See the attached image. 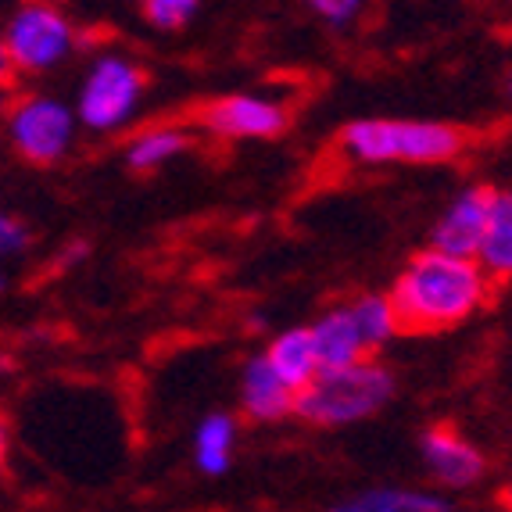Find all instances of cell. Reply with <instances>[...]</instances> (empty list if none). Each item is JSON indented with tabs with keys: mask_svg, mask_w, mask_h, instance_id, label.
I'll return each mask as SVG.
<instances>
[{
	"mask_svg": "<svg viewBox=\"0 0 512 512\" xmlns=\"http://www.w3.org/2000/svg\"><path fill=\"white\" fill-rule=\"evenodd\" d=\"M491 291V276L477 258L427 248L409 258L391 294L402 333H441L477 316Z\"/></svg>",
	"mask_w": 512,
	"mask_h": 512,
	"instance_id": "cell-1",
	"label": "cell"
},
{
	"mask_svg": "<svg viewBox=\"0 0 512 512\" xmlns=\"http://www.w3.org/2000/svg\"><path fill=\"white\" fill-rule=\"evenodd\" d=\"M466 133L448 122L359 119L344 126L341 147L362 165H437L466 151Z\"/></svg>",
	"mask_w": 512,
	"mask_h": 512,
	"instance_id": "cell-2",
	"label": "cell"
},
{
	"mask_svg": "<svg viewBox=\"0 0 512 512\" xmlns=\"http://www.w3.org/2000/svg\"><path fill=\"white\" fill-rule=\"evenodd\" d=\"M394 398V376L380 362L359 359L341 369H319L298 391L294 416L312 427H351L376 416Z\"/></svg>",
	"mask_w": 512,
	"mask_h": 512,
	"instance_id": "cell-3",
	"label": "cell"
},
{
	"mask_svg": "<svg viewBox=\"0 0 512 512\" xmlns=\"http://www.w3.org/2000/svg\"><path fill=\"white\" fill-rule=\"evenodd\" d=\"M144 90L147 76L137 61H129L126 54H101L90 61L79 83L76 115L94 133H115L137 115Z\"/></svg>",
	"mask_w": 512,
	"mask_h": 512,
	"instance_id": "cell-4",
	"label": "cell"
},
{
	"mask_svg": "<svg viewBox=\"0 0 512 512\" xmlns=\"http://www.w3.org/2000/svg\"><path fill=\"white\" fill-rule=\"evenodd\" d=\"M4 40H8L15 72L26 76H43L54 72L58 65L69 61L76 51V29L65 18V11L47 4V0H29L4 26Z\"/></svg>",
	"mask_w": 512,
	"mask_h": 512,
	"instance_id": "cell-5",
	"label": "cell"
},
{
	"mask_svg": "<svg viewBox=\"0 0 512 512\" xmlns=\"http://www.w3.org/2000/svg\"><path fill=\"white\" fill-rule=\"evenodd\" d=\"M8 140L26 162L33 165H54L72 151L76 140L79 115L58 97L29 94L18 104H11L8 115Z\"/></svg>",
	"mask_w": 512,
	"mask_h": 512,
	"instance_id": "cell-6",
	"label": "cell"
},
{
	"mask_svg": "<svg viewBox=\"0 0 512 512\" xmlns=\"http://www.w3.org/2000/svg\"><path fill=\"white\" fill-rule=\"evenodd\" d=\"M201 126L219 140H265L283 133L287 111L273 97L230 94L201 108Z\"/></svg>",
	"mask_w": 512,
	"mask_h": 512,
	"instance_id": "cell-7",
	"label": "cell"
},
{
	"mask_svg": "<svg viewBox=\"0 0 512 512\" xmlns=\"http://www.w3.org/2000/svg\"><path fill=\"white\" fill-rule=\"evenodd\" d=\"M419 455H423L430 477L448 491H466V487L480 484L487 470V459L480 455L477 444H470L452 427H430L419 437Z\"/></svg>",
	"mask_w": 512,
	"mask_h": 512,
	"instance_id": "cell-8",
	"label": "cell"
},
{
	"mask_svg": "<svg viewBox=\"0 0 512 512\" xmlns=\"http://www.w3.org/2000/svg\"><path fill=\"white\" fill-rule=\"evenodd\" d=\"M495 190L491 187H466L452 205L444 208L430 233V248L452 251V255L477 258L480 237L487 230V215H491Z\"/></svg>",
	"mask_w": 512,
	"mask_h": 512,
	"instance_id": "cell-9",
	"label": "cell"
},
{
	"mask_svg": "<svg viewBox=\"0 0 512 512\" xmlns=\"http://www.w3.org/2000/svg\"><path fill=\"white\" fill-rule=\"evenodd\" d=\"M298 391L273 369V362L258 355L240 373V409L255 423H276V419L294 416Z\"/></svg>",
	"mask_w": 512,
	"mask_h": 512,
	"instance_id": "cell-10",
	"label": "cell"
},
{
	"mask_svg": "<svg viewBox=\"0 0 512 512\" xmlns=\"http://www.w3.org/2000/svg\"><path fill=\"white\" fill-rule=\"evenodd\" d=\"M308 330H312V344H316L319 369H341L369 355L348 305H337L330 312H323Z\"/></svg>",
	"mask_w": 512,
	"mask_h": 512,
	"instance_id": "cell-11",
	"label": "cell"
},
{
	"mask_svg": "<svg viewBox=\"0 0 512 512\" xmlns=\"http://www.w3.org/2000/svg\"><path fill=\"white\" fill-rule=\"evenodd\" d=\"M477 262L491 280H512V190H495Z\"/></svg>",
	"mask_w": 512,
	"mask_h": 512,
	"instance_id": "cell-12",
	"label": "cell"
},
{
	"mask_svg": "<svg viewBox=\"0 0 512 512\" xmlns=\"http://www.w3.org/2000/svg\"><path fill=\"white\" fill-rule=\"evenodd\" d=\"M237 452V419L230 412H212L194 430V462L205 477H222Z\"/></svg>",
	"mask_w": 512,
	"mask_h": 512,
	"instance_id": "cell-13",
	"label": "cell"
},
{
	"mask_svg": "<svg viewBox=\"0 0 512 512\" xmlns=\"http://www.w3.org/2000/svg\"><path fill=\"white\" fill-rule=\"evenodd\" d=\"M265 359L273 362V369L294 387V391H301V387L319 373L316 344H312V330H308V326L283 330L280 337H273V344L265 348Z\"/></svg>",
	"mask_w": 512,
	"mask_h": 512,
	"instance_id": "cell-14",
	"label": "cell"
},
{
	"mask_svg": "<svg viewBox=\"0 0 512 512\" xmlns=\"http://www.w3.org/2000/svg\"><path fill=\"white\" fill-rule=\"evenodd\" d=\"M190 147V137L176 126H151L140 129L137 137L126 144V165L133 172H154L169 165L172 158H180Z\"/></svg>",
	"mask_w": 512,
	"mask_h": 512,
	"instance_id": "cell-15",
	"label": "cell"
},
{
	"mask_svg": "<svg viewBox=\"0 0 512 512\" xmlns=\"http://www.w3.org/2000/svg\"><path fill=\"white\" fill-rule=\"evenodd\" d=\"M348 308L351 316H355L362 341H366V351H380L384 344L394 341V333H402L391 294H362V298L348 301Z\"/></svg>",
	"mask_w": 512,
	"mask_h": 512,
	"instance_id": "cell-16",
	"label": "cell"
},
{
	"mask_svg": "<svg viewBox=\"0 0 512 512\" xmlns=\"http://www.w3.org/2000/svg\"><path fill=\"white\" fill-rule=\"evenodd\" d=\"M348 512H441L448 509L444 498L419 495V491H405V487H376L359 498H348L341 505Z\"/></svg>",
	"mask_w": 512,
	"mask_h": 512,
	"instance_id": "cell-17",
	"label": "cell"
},
{
	"mask_svg": "<svg viewBox=\"0 0 512 512\" xmlns=\"http://www.w3.org/2000/svg\"><path fill=\"white\" fill-rule=\"evenodd\" d=\"M201 0H140V11L151 26L158 29H180L197 15Z\"/></svg>",
	"mask_w": 512,
	"mask_h": 512,
	"instance_id": "cell-18",
	"label": "cell"
},
{
	"mask_svg": "<svg viewBox=\"0 0 512 512\" xmlns=\"http://www.w3.org/2000/svg\"><path fill=\"white\" fill-rule=\"evenodd\" d=\"M29 240L33 237H29V230L15 215L0 212V258H11V255H18V251H26Z\"/></svg>",
	"mask_w": 512,
	"mask_h": 512,
	"instance_id": "cell-19",
	"label": "cell"
},
{
	"mask_svg": "<svg viewBox=\"0 0 512 512\" xmlns=\"http://www.w3.org/2000/svg\"><path fill=\"white\" fill-rule=\"evenodd\" d=\"M308 8L330 26H348L351 18L362 11V0H308Z\"/></svg>",
	"mask_w": 512,
	"mask_h": 512,
	"instance_id": "cell-20",
	"label": "cell"
},
{
	"mask_svg": "<svg viewBox=\"0 0 512 512\" xmlns=\"http://www.w3.org/2000/svg\"><path fill=\"white\" fill-rule=\"evenodd\" d=\"M11 76H15V61H11L8 40H4V29H0V83L8 86Z\"/></svg>",
	"mask_w": 512,
	"mask_h": 512,
	"instance_id": "cell-21",
	"label": "cell"
},
{
	"mask_svg": "<svg viewBox=\"0 0 512 512\" xmlns=\"http://www.w3.org/2000/svg\"><path fill=\"white\" fill-rule=\"evenodd\" d=\"M8 452H11V430H8V423L0 419V473L8 466Z\"/></svg>",
	"mask_w": 512,
	"mask_h": 512,
	"instance_id": "cell-22",
	"label": "cell"
},
{
	"mask_svg": "<svg viewBox=\"0 0 512 512\" xmlns=\"http://www.w3.org/2000/svg\"><path fill=\"white\" fill-rule=\"evenodd\" d=\"M502 505H505V509H512V480L502 487Z\"/></svg>",
	"mask_w": 512,
	"mask_h": 512,
	"instance_id": "cell-23",
	"label": "cell"
},
{
	"mask_svg": "<svg viewBox=\"0 0 512 512\" xmlns=\"http://www.w3.org/2000/svg\"><path fill=\"white\" fill-rule=\"evenodd\" d=\"M8 115V94H4V83H0V119Z\"/></svg>",
	"mask_w": 512,
	"mask_h": 512,
	"instance_id": "cell-24",
	"label": "cell"
},
{
	"mask_svg": "<svg viewBox=\"0 0 512 512\" xmlns=\"http://www.w3.org/2000/svg\"><path fill=\"white\" fill-rule=\"evenodd\" d=\"M4 291H8V276L0 273V294H4Z\"/></svg>",
	"mask_w": 512,
	"mask_h": 512,
	"instance_id": "cell-25",
	"label": "cell"
},
{
	"mask_svg": "<svg viewBox=\"0 0 512 512\" xmlns=\"http://www.w3.org/2000/svg\"><path fill=\"white\" fill-rule=\"evenodd\" d=\"M509 97H512V76H509Z\"/></svg>",
	"mask_w": 512,
	"mask_h": 512,
	"instance_id": "cell-26",
	"label": "cell"
}]
</instances>
